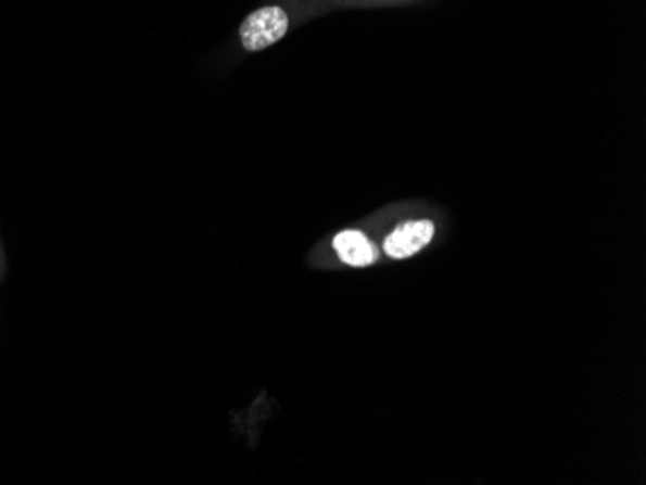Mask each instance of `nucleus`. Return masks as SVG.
<instances>
[{"mask_svg": "<svg viewBox=\"0 0 646 485\" xmlns=\"http://www.w3.org/2000/svg\"><path fill=\"white\" fill-rule=\"evenodd\" d=\"M289 27V16L279 7H266L250 14L249 18L240 26V39L244 49L262 51L269 44L283 39Z\"/></svg>", "mask_w": 646, "mask_h": 485, "instance_id": "obj_1", "label": "nucleus"}, {"mask_svg": "<svg viewBox=\"0 0 646 485\" xmlns=\"http://www.w3.org/2000/svg\"><path fill=\"white\" fill-rule=\"evenodd\" d=\"M333 246H335L339 257L353 267H366V265L376 261V257H378L372 242L358 230L339 232L333 240Z\"/></svg>", "mask_w": 646, "mask_h": 485, "instance_id": "obj_3", "label": "nucleus"}, {"mask_svg": "<svg viewBox=\"0 0 646 485\" xmlns=\"http://www.w3.org/2000/svg\"><path fill=\"white\" fill-rule=\"evenodd\" d=\"M435 227L432 221H410L401 225L385 239L383 250L395 259L418 254L422 247L434 239Z\"/></svg>", "mask_w": 646, "mask_h": 485, "instance_id": "obj_2", "label": "nucleus"}]
</instances>
